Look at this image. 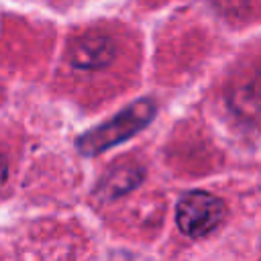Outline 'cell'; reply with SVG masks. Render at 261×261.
Here are the masks:
<instances>
[{
    "label": "cell",
    "mask_w": 261,
    "mask_h": 261,
    "mask_svg": "<svg viewBox=\"0 0 261 261\" xmlns=\"http://www.w3.org/2000/svg\"><path fill=\"white\" fill-rule=\"evenodd\" d=\"M155 116V104L149 98H141L135 104L126 106L122 112H118L108 122L88 130L77 139V149L84 155H98L133 135H137L141 128H145Z\"/></svg>",
    "instance_id": "obj_1"
},
{
    "label": "cell",
    "mask_w": 261,
    "mask_h": 261,
    "mask_svg": "<svg viewBox=\"0 0 261 261\" xmlns=\"http://www.w3.org/2000/svg\"><path fill=\"white\" fill-rule=\"evenodd\" d=\"M224 218V202L208 192L186 194L175 208L177 228L192 239L210 234Z\"/></svg>",
    "instance_id": "obj_2"
},
{
    "label": "cell",
    "mask_w": 261,
    "mask_h": 261,
    "mask_svg": "<svg viewBox=\"0 0 261 261\" xmlns=\"http://www.w3.org/2000/svg\"><path fill=\"white\" fill-rule=\"evenodd\" d=\"M116 45L106 35H84L67 51V61L75 69H102L112 63Z\"/></svg>",
    "instance_id": "obj_3"
},
{
    "label": "cell",
    "mask_w": 261,
    "mask_h": 261,
    "mask_svg": "<svg viewBox=\"0 0 261 261\" xmlns=\"http://www.w3.org/2000/svg\"><path fill=\"white\" fill-rule=\"evenodd\" d=\"M143 175H145V169L141 165H137V163H122L118 167H112L102 177V181L98 184L96 196L100 200L120 198L122 194L135 190L143 181Z\"/></svg>",
    "instance_id": "obj_4"
},
{
    "label": "cell",
    "mask_w": 261,
    "mask_h": 261,
    "mask_svg": "<svg viewBox=\"0 0 261 261\" xmlns=\"http://www.w3.org/2000/svg\"><path fill=\"white\" fill-rule=\"evenodd\" d=\"M6 177H8V163H6L4 155L0 153V186L6 181Z\"/></svg>",
    "instance_id": "obj_5"
}]
</instances>
